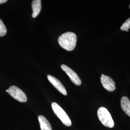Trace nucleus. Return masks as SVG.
<instances>
[{
    "label": "nucleus",
    "instance_id": "obj_2",
    "mask_svg": "<svg viewBox=\"0 0 130 130\" xmlns=\"http://www.w3.org/2000/svg\"><path fill=\"white\" fill-rule=\"evenodd\" d=\"M98 116L99 120L105 126L112 128L114 126V122L111 114L106 108L100 107L98 111Z\"/></svg>",
    "mask_w": 130,
    "mask_h": 130
},
{
    "label": "nucleus",
    "instance_id": "obj_14",
    "mask_svg": "<svg viewBox=\"0 0 130 130\" xmlns=\"http://www.w3.org/2000/svg\"><path fill=\"white\" fill-rule=\"evenodd\" d=\"M129 8H130V6H129Z\"/></svg>",
    "mask_w": 130,
    "mask_h": 130
},
{
    "label": "nucleus",
    "instance_id": "obj_6",
    "mask_svg": "<svg viewBox=\"0 0 130 130\" xmlns=\"http://www.w3.org/2000/svg\"><path fill=\"white\" fill-rule=\"evenodd\" d=\"M100 79L103 87L107 91L113 92L116 89L115 82L109 76L102 74Z\"/></svg>",
    "mask_w": 130,
    "mask_h": 130
},
{
    "label": "nucleus",
    "instance_id": "obj_7",
    "mask_svg": "<svg viewBox=\"0 0 130 130\" xmlns=\"http://www.w3.org/2000/svg\"><path fill=\"white\" fill-rule=\"evenodd\" d=\"M47 78L48 80L50 82V83L56 88L60 93L64 95H67V92L66 89L63 85L59 80L58 79H56L55 77L52 76L51 75H48L47 76Z\"/></svg>",
    "mask_w": 130,
    "mask_h": 130
},
{
    "label": "nucleus",
    "instance_id": "obj_12",
    "mask_svg": "<svg viewBox=\"0 0 130 130\" xmlns=\"http://www.w3.org/2000/svg\"><path fill=\"white\" fill-rule=\"evenodd\" d=\"M129 29H130V18L128 19L121 27V29L122 31H128Z\"/></svg>",
    "mask_w": 130,
    "mask_h": 130
},
{
    "label": "nucleus",
    "instance_id": "obj_5",
    "mask_svg": "<svg viewBox=\"0 0 130 130\" xmlns=\"http://www.w3.org/2000/svg\"><path fill=\"white\" fill-rule=\"evenodd\" d=\"M61 68L70 77V80L73 84L77 86H79L81 85L82 81L79 78L77 74L73 70L65 65H61Z\"/></svg>",
    "mask_w": 130,
    "mask_h": 130
},
{
    "label": "nucleus",
    "instance_id": "obj_11",
    "mask_svg": "<svg viewBox=\"0 0 130 130\" xmlns=\"http://www.w3.org/2000/svg\"><path fill=\"white\" fill-rule=\"evenodd\" d=\"M7 32V29L3 21L0 19V37L5 36Z\"/></svg>",
    "mask_w": 130,
    "mask_h": 130
},
{
    "label": "nucleus",
    "instance_id": "obj_8",
    "mask_svg": "<svg viewBox=\"0 0 130 130\" xmlns=\"http://www.w3.org/2000/svg\"><path fill=\"white\" fill-rule=\"evenodd\" d=\"M38 121L39 122L41 130H52L51 125L45 117L42 115L38 116Z\"/></svg>",
    "mask_w": 130,
    "mask_h": 130
},
{
    "label": "nucleus",
    "instance_id": "obj_4",
    "mask_svg": "<svg viewBox=\"0 0 130 130\" xmlns=\"http://www.w3.org/2000/svg\"><path fill=\"white\" fill-rule=\"evenodd\" d=\"M8 93L10 95L20 102H26L27 98L25 93L18 87L15 86H11L8 89Z\"/></svg>",
    "mask_w": 130,
    "mask_h": 130
},
{
    "label": "nucleus",
    "instance_id": "obj_1",
    "mask_svg": "<svg viewBox=\"0 0 130 130\" xmlns=\"http://www.w3.org/2000/svg\"><path fill=\"white\" fill-rule=\"evenodd\" d=\"M58 42L60 46L68 51L74 49L77 42V36L74 33L67 32L59 36Z\"/></svg>",
    "mask_w": 130,
    "mask_h": 130
},
{
    "label": "nucleus",
    "instance_id": "obj_13",
    "mask_svg": "<svg viewBox=\"0 0 130 130\" xmlns=\"http://www.w3.org/2000/svg\"><path fill=\"white\" fill-rule=\"evenodd\" d=\"M7 2V0H0V4H4V3Z\"/></svg>",
    "mask_w": 130,
    "mask_h": 130
},
{
    "label": "nucleus",
    "instance_id": "obj_3",
    "mask_svg": "<svg viewBox=\"0 0 130 130\" xmlns=\"http://www.w3.org/2000/svg\"><path fill=\"white\" fill-rule=\"evenodd\" d=\"M51 105L52 109L54 113L60 120L62 122L67 126H70L71 125V121L65 110L56 103H52Z\"/></svg>",
    "mask_w": 130,
    "mask_h": 130
},
{
    "label": "nucleus",
    "instance_id": "obj_10",
    "mask_svg": "<svg viewBox=\"0 0 130 130\" xmlns=\"http://www.w3.org/2000/svg\"><path fill=\"white\" fill-rule=\"evenodd\" d=\"M33 13L32 17L35 18L37 17L41 10V1L40 0H34L32 2Z\"/></svg>",
    "mask_w": 130,
    "mask_h": 130
},
{
    "label": "nucleus",
    "instance_id": "obj_9",
    "mask_svg": "<svg viewBox=\"0 0 130 130\" xmlns=\"http://www.w3.org/2000/svg\"><path fill=\"white\" fill-rule=\"evenodd\" d=\"M121 107L126 114L130 117V101L126 96H123L121 99Z\"/></svg>",
    "mask_w": 130,
    "mask_h": 130
}]
</instances>
